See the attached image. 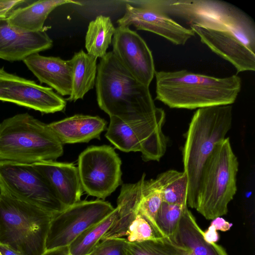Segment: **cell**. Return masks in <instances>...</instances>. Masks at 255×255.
<instances>
[{
  "label": "cell",
  "mask_w": 255,
  "mask_h": 255,
  "mask_svg": "<svg viewBox=\"0 0 255 255\" xmlns=\"http://www.w3.org/2000/svg\"><path fill=\"white\" fill-rule=\"evenodd\" d=\"M95 86L98 106L110 117L129 125L165 121V113L155 106L149 87L137 80L112 51L97 65Z\"/></svg>",
  "instance_id": "6da1fadb"
},
{
  "label": "cell",
  "mask_w": 255,
  "mask_h": 255,
  "mask_svg": "<svg viewBox=\"0 0 255 255\" xmlns=\"http://www.w3.org/2000/svg\"><path fill=\"white\" fill-rule=\"evenodd\" d=\"M156 98L170 108L193 110L232 105L242 88L237 74L224 78L185 69L155 71Z\"/></svg>",
  "instance_id": "7a4b0ae2"
},
{
  "label": "cell",
  "mask_w": 255,
  "mask_h": 255,
  "mask_svg": "<svg viewBox=\"0 0 255 255\" xmlns=\"http://www.w3.org/2000/svg\"><path fill=\"white\" fill-rule=\"evenodd\" d=\"M233 121L231 105L198 109L190 122L183 149L188 181L187 206L194 208L203 165L216 145L226 138Z\"/></svg>",
  "instance_id": "3957f363"
},
{
  "label": "cell",
  "mask_w": 255,
  "mask_h": 255,
  "mask_svg": "<svg viewBox=\"0 0 255 255\" xmlns=\"http://www.w3.org/2000/svg\"><path fill=\"white\" fill-rule=\"evenodd\" d=\"M63 154V144L48 125L28 113L0 123V161L32 165L56 160Z\"/></svg>",
  "instance_id": "277c9868"
},
{
  "label": "cell",
  "mask_w": 255,
  "mask_h": 255,
  "mask_svg": "<svg viewBox=\"0 0 255 255\" xmlns=\"http://www.w3.org/2000/svg\"><path fill=\"white\" fill-rule=\"evenodd\" d=\"M53 214L0 193V243L20 255H42Z\"/></svg>",
  "instance_id": "5b68a950"
},
{
  "label": "cell",
  "mask_w": 255,
  "mask_h": 255,
  "mask_svg": "<svg viewBox=\"0 0 255 255\" xmlns=\"http://www.w3.org/2000/svg\"><path fill=\"white\" fill-rule=\"evenodd\" d=\"M238 158L230 138L218 142L201 171L195 209L207 220L226 215L237 190Z\"/></svg>",
  "instance_id": "8992f818"
},
{
  "label": "cell",
  "mask_w": 255,
  "mask_h": 255,
  "mask_svg": "<svg viewBox=\"0 0 255 255\" xmlns=\"http://www.w3.org/2000/svg\"><path fill=\"white\" fill-rule=\"evenodd\" d=\"M168 15L186 21L190 25L231 31L255 51V25L246 13L227 2L216 0H152Z\"/></svg>",
  "instance_id": "52a82bcc"
},
{
  "label": "cell",
  "mask_w": 255,
  "mask_h": 255,
  "mask_svg": "<svg viewBox=\"0 0 255 255\" xmlns=\"http://www.w3.org/2000/svg\"><path fill=\"white\" fill-rule=\"evenodd\" d=\"M0 193L53 214L66 208L32 164L0 161Z\"/></svg>",
  "instance_id": "ba28073f"
},
{
  "label": "cell",
  "mask_w": 255,
  "mask_h": 255,
  "mask_svg": "<svg viewBox=\"0 0 255 255\" xmlns=\"http://www.w3.org/2000/svg\"><path fill=\"white\" fill-rule=\"evenodd\" d=\"M122 162L109 145L91 146L82 151L78 160V170L83 191L105 199L122 183Z\"/></svg>",
  "instance_id": "9c48e42d"
},
{
  "label": "cell",
  "mask_w": 255,
  "mask_h": 255,
  "mask_svg": "<svg viewBox=\"0 0 255 255\" xmlns=\"http://www.w3.org/2000/svg\"><path fill=\"white\" fill-rule=\"evenodd\" d=\"M106 137L124 152L139 151L143 161H157L164 155L168 139L163 131L165 121L144 122L129 125L111 117Z\"/></svg>",
  "instance_id": "30bf717a"
},
{
  "label": "cell",
  "mask_w": 255,
  "mask_h": 255,
  "mask_svg": "<svg viewBox=\"0 0 255 255\" xmlns=\"http://www.w3.org/2000/svg\"><path fill=\"white\" fill-rule=\"evenodd\" d=\"M114 209L110 203L103 200H81L53 214L46 239V250L69 246L82 233Z\"/></svg>",
  "instance_id": "8fae6325"
},
{
  "label": "cell",
  "mask_w": 255,
  "mask_h": 255,
  "mask_svg": "<svg viewBox=\"0 0 255 255\" xmlns=\"http://www.w3.org/2000/svg\"><path fill=\"white\" fill-rule=\"evenodd\" d=\"M125 13L117 20L119 26L133 25L165 38L175 45H184L195 32L183 26L155 5L152 0L127 1Z\"/></svg>",
  "instance_id": "7c38bea8"
},
{
  "label": "cell",
  "mask_w": 255,
  "mask_h": 255,
  "mask_svg": "<svg viewBox=\"0 0 255 255\" xmlns=\"http://www.w3.org/2000/svg\"><path fill=\"white\" fill-rule=\"evenodd\" d=\"M0 101L49 114L64 111L67 102L51 88L0 68Z\"/></svg>",
  "instance_id": "4fadbf2b"
},
{
  "label": "cell",
  "mask_w": 255,
  "mask_h": 255,
  "mask_svg": "<svg viewBox=\"0 0 255 255\" xmlns=\"http://www.w3.org/2000/svg\"><path fill=\"white\" fill-rule=\"evenodd\" d=\"M113 36L112 52L116 57L137 80L149 87L156 71L145 41L128 27L118 26Z\"/></svg>",
  "instance_id": "5bb4252c"
},
{
  "label": "cell",
  "mask_w": 255,
  "mask_h": 255,
  "mask_svg": "<svg viewBox=\"0 0 255 255\" xmlns=\"http://www.w3.org/2000/svg\"><path fill=\"white\" fill-rule=\"evenodd\" d=\"M201 41L213 52L230 62L237 73L255 70V51L231 31L190 25Z\"/></svg>",
  "instance_id": "9a60e30c"
},
{
  "label": "cell",
  "mask_w": 255,
  "mask_h": 255,
  "mask_svg": "<svg viewBox=\"0 0 255 255\" xmlns=\"http://www.w3.org/2000/svg\"><path fill=\"white\" fill-rule=\"evenodd\" d=\"M53 41L46 32H29L11 25L0 18V59L23 60L28 56L51 48Z\"/></svg>",
  "instance_id": "2e32d148"
},
{
  "label": "cell",
  "mask_w": 255,
  "mask_h": 255,
  "mask_svg": "<svg viewBox=\"0 0 255 255\" xmlns=\"http://www.w3.org/2000/svg\"><path fill=\"white\" fill-rule=\"evenodd\" d=\"M32 165L66 208L81 201L83 190L74 164L49 160Z\"/></svg>",
  "instance_id": "e0dca14e"
},
{
  "label": "cell",
  "mask_w": 255,
  "mask_h": 255,
  "mask_svg": "<svg viewBox=\"0 0 255 255\" xmlns=\"http://www.w3.org/2000/svg\"><path fill=\"white\" fill-rule=\"evenodd\" d=\"M23 61L41 83L48 85L61 96L71 95L72 68L70 60L35 53Z\"/></svg>",
  "instance_id": "ac0fdd59"
},
{
  "label": "cell",
  "mask_w": 255,
  "mask_h": 255,
  "mask_svg": "<svg viewBox=\"0 0 255 255\" xmlns=\"http://www.w3.org/2000/svg\"><path fill=\"white\" fill-rule=\"evenodd\" d=\"M107 122L99 116L75 115L48 125L62 143L88 142L100 139Z\"/></svg>",
  "instance_id": "d6986e66"
},
{
  "label": "cell",
  "mask_w": 255,
  "mask_h": 255,
  "mask_svg": "<svg viewBox=\"0 0 255 255\" xmlns=\"http://www.w3.org/2000/svg\"><path fill=\"white\" fill-rule=\"evenodd\" d=\"M203 233L187 207L175 234L170 239L187 249L189 255H228L221 246L206 241Z\"/></svg>",
  "instance_id": "ffe728a7"
},
{
  "label": "cell",
  "mask_w": 255,
  "mask_h": 255,
  "mask_svg": "<svg viewBox=\"0 0 255 255\" xmlns=\"http://www.w3.org/2000/svg\"><path fill=\"white\" fill-rule=\"evenodd\" d=\"M72 3L82 5L71 0H44L33 1L26 6L13 9L6 18L9 23L19 29L29 32L44 30V23L50 12L61 5Z\"/></svg>",
  "instance_id": "44dd1931"
},
{
  "label": "cell",
  "mask_w": 255,
  "mask_h": 255,
  "mask_svg": "<svg viewBox=\"0 0 255 255\" xmlns=\"http://www.w3.org/2000/svg\"><path fill=\"white\" fill-rule=\"evenodd\" d=\"M145 174L135 183L122 185L117 199L118 216L112 227L102 240L124 238L127 230L133 219L141 197V186ZM101 240V241H102Z\"/></svg>",
  "instance_id": "7402d4cb"
},
{
  "label": "cell",
  "mask_w": 255,
  "mask_h": 255,
  "mask_svg": "<svg viewBox=\"0 0 255 255\" xmlns=\"http://www.w3.org/2000/svg\"><path fill=\"white\" fill-rule=\"evenodd\" d=\"M97 58L83 50L75 52L70 60L72 68V91L67 99L70 102L83 99L95 85Z\"/></svg>",
  "instance_id": "603a6c76"
},
{
  "label": "cell",
  "mask_w": 255,
  "mask_h": 255,
  "mask_svg": "<svg viewBox=\"0 0 255 255\" xmlns=\"http://www.w3.org/2000/svg\"><path fill=\"white\" fill-rule=\"evenodd\" d=\"M115 28L110 17L97 16L88 26L85 37L87 53L96 58H103L112 41Z\"/></svg>",
  "instance_id": "cb8c5ba5"
},
{
  "label": "cell",
  "mask_w": 255,
  "mask_h": 255,
  "mask_svg": "<svg viewBox=\"0 0 255 255\" xmlns=\"http://www.w3.org/2000/svg\"><path fill=\"white\" fill-rule=\"evenodd\" d=\"M117 216L116 207L108 216L82 233L68 246L70 255H88L112 227Z\"/></svg>",
  "instance_id": "d4e9b609"
},
{
  "label": "cell",
  "mask_w": 255,
  "mask_h": 255,
  "mask_svg": "<svg viewBox=\"0 0 255 255\" xmlns=\"http://www.w3.org/2000/svg\"><path fill=\"white\" fill-rule=\"evenodd\" d=\"M156 179L161 188L163 202L187 206L188 181L184 171L168 170L159 174Z\"/></svg>",
  "instance_id": "484cf974"
},
{
  "label": "cell",
  "mask_w": 255,
  "mask_h": 255,
  "mask_svg": "<svg viewBox=\"0 0 255 255\" xmlns=\"http://www.w3.org/2000/svg\"><path fill=\"white\" fill-rule=\"evenodd\" d=\"M143 179L141 186V197L137 212L142 215L150 224L157 238L163 237L157 226L156 218L163 202L161 186L155 179Z\"/></svg>",
  "instance_id": "4316f807"
},
{
  "label": "cell",
  "mask_w": 255,
  "mask_h": 255,
  "mask_svg": "<svg viewBox=\"0 0 255 255\" xmlns=\"http://www.w3.org/2000/svg\"><path fill=\"white\" fill-rule=\"evenodd\" d=\"M127 255H189L185 248L169 237L158 238L140 242H127Z\"/></svg>",
  "instance_id": "83f0119b"
},
{
  "label": "cell",
  "mask_w": 255,
  "mask_h": 255,
  "mask_svg": "<svg viewBox=\"0 0 255 255\" xmlns=\"http://www.w3.org/2000/svg\"><path fill=\"white\" fill-rule=\"evenodd\" d=\"M187 207L162 203L156 216V223L163 237L171 238L173 236Z\"/></svg>",
  "instance_id": "f1b7e54d"
},
{
  "label": "cell",
  "mask_w": 255,
  "mask_h": 255,
  "mask_svg": "<svg viewBox=\"0 0 255 255\" xmlns=\"http://www.w3.org/2000/svg\"><path fill=\"white\" fill-rule=\"evenodd\" d=\"M125 237L128 242H140L158 238L148 222L137 212L129 224Z\"/></svg>",
  "instance_id": "f546056e"
},
{
  "label": "cell",
  "mask_w": 255,
  "mask_h": 255,
  "mask_svg": "<svg viewBox=\"0 0 255 255\" xmlns=\"http://www.w3.org/2000/svg\"><path fill=\"white\" fill-rule=\"evenodd\" d=\"M125 238L102 240L88 255H127Z\"/></svg>",
  "instance_id": "4dcf8cb0"
},
{
  "label": "cell",
  "mask_w": 255,
  "mask_h": 255,
  "mask_svg": "<svg viewBox=\"0 0 255 255\" xmlns=\"http://www.w3.org/2000/svg\"><path fill=\"white\" fill-rule=\"evenodd\" d=\"M26 2L22 0H0V18H6L17 6Z\"/></svg>",
  "instance_id": "1f68e13d"
},
{
  "label": "cell",
  "mask_w": 255,
  "mask_h": 255,
  "mask_svg": "<svg viewBox=\"0 0 255 255\" xmlns=\"http://www.w3.org/2000/svg\"><path fill=\"white\" fill-rule=\"evenodd\" d=\"M211 225L213 226L216 230L226 232L230 229L232 224L226 221L223 218L218 217L213 220Z\"/></svg>",
  "instance_id": "d6a6232c"
},
{
  "label": "cell",
  "mask_w": 255,
  "mask_h": 255,
  "mask_svg": "<svg viewBox=\"0 0 255 255\" xmlns=\"http://www.w3.org/2000/svg\"><path fill=\"white\" fill-rule=\"evenodd\" d=\"M203 236L206 241L211 244L215 243L219 239V236L217 230L211 225L207 230L203 232Z\"/></svg>",
  "instance_id": "836d02e7"
},
{
  "label": "cell",
  "mask_w": 255,
  "mask_h": 255,
  "mask_svg": "<svg viewBox=\"0 0 255 255\" xmlns=\"http://www.w3.org/2000/svg\"><path fill=\"white\" fill-rule=\"evenodd\" d=\"M42 255H70L68 246L46 250Z\"/></svg>",
  "instance_id": "e575fe53"
},
{
  "label": "cell",
  "mask_w": 255,
  "mask_h": 255,
  "mask_svg": "<svg viewBox=\"0 0 255 255\" xmlns=\"http://www.w3.org/2000/svg\"><path fill=\"white\" fill-rule=\"evenodd\" d=\"M0 254L1 255H20L9 247L0 243Z\"/></svg>",
  "instance_id": "d590c367"
},
{
  "label": "cell",
  "mask_w": 255,
  "mask_h": 255,
  "mask_svg": "<svg viewBox=\"0 0 255 255\" xmlns=\"http://www.w3.org/2000/svg\"><path fill=\"white\" fill-rule=\"evenodd\" d=\"M0 255H1V254H0Z\"/></svg>",
  "instance_id": "8d00e7d4"
}]
</instances>
